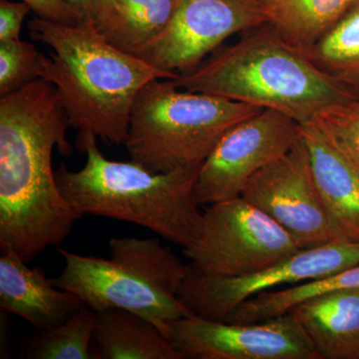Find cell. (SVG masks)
Masks as SVG:
<instances>
[{
    "instance_id": "obj_1",
    "label": "cell",
    "mask_w": 359,
    "mask_h": 359,
    "mask_svg": "<svg viewBox=\"0 0 359 359\" xmlns=\"http://www.w3.org/2000/svg\"><path fill=\"white\" fill-rule=\"evenodd\" d=\"M69 126L46 80L0 99V249L27 263L60 245L82 218L63 197L52 168L54 148L72 154Z\"/></svg>"
},
{
    "instance_id": "obj_2",
    "label": "cell",
    "mask_w": 359,
    "mask_h": 359,
    "mask_svg": "<svg viewBox=\"0 0 359 359\" xmlns=\"http://www.w3.org/2000/svg\"><path fill=\"white\" fill-rule=\"evenodd\" d=\"M28 28L33 39L52 50L44 56L41 79L56 89L70 126L78 131L77 145L90 135L125 145L140 90L152 80L179 76L113 46L90 18L67 25L35 16Z\"/></svg>"
},
{
    "instance_id": "obj_3",
    "label": "cell",
    "mask_w": 359,
    "mask_h": 359,
    "mask_svg": "<svg viewBox=\"0 0 359 359\" xmlns=\"http://www.w3.org/2000/svg\"><path fill=\"white\" fill-rule=\"evenodd\" d=\"M180 89L280 111L299 124L359 96L328 76L271 27L215 52L172 79Z\"/></svg>"
},
{
    "instance_id": "obj_4",
    "label": "cell",
    "mask_w": 359,
    "mask_h": 359,
    "mask_svg": "<svg viewBox=\"0 0 359 359\" xmlns=\"http://www.w3.org/2000/svg\"><path fill=\"white\" fill-rule=\"evenodd\" d=\"M77 148L87 156L85 166L72 172L61 164L55 171L63 197L77 214L136 224L183 249L195 243L203 224L195 197L202 164L152 173L133 161L106 159L93 135Z\"/></svg>"
},
{
    "instance_id": "obj_5",
    "label": "cell",
    "mask_w": 359,
    "mask_h": 359,
    "mask_svg": "<svg viewBox=\"0 0 359 359\" xmlns=\"http://www.w3.org/2000/svg\"><path fill=\"white\" fill-rule=\"evenodd\" d=\"M110 259L58 249L65 262L51 278L59 289L78 295L95 311L118 309L143 316L164 332L168 321L192 316L178 292L187 264L159 238H113Z\"/></svg>"
},
{
    "instance_id": "obj_6",
    "label": "cell",
    "mask_w": 359,
    "mask_h": 359,
    "mask_svg": "<svg viewBox=\"0 0 359 359\" xmlns=\"http://www.w3.org/2000/svg\"><path fill=\"white\" fill-rule=\"evenodd\" d=\"M263 110L154 79L135 99L125 146L152 173L203 164L229 130Z\"/></svg>"
},
{
    "instance_id": "obj_7",
    "label": "cell",
    "mask_w": 359,
    "mask_h": 359,
    "mask_svg": "<svg viewBox=\"0 0 359 359\" xmlns=\"http://www.w3.org/2000/svg\"><path fill=\"white\" fill-rule=\"evenodd\" d=\"M299 250L280 224L237 197L209 205L199 237L183 252L200 273L237 278L263 271Z\"/></svg>"
},
{
    "instance_id": "obj_8",
    "label": "cell",
    "mask_w": 359,
    "mask_h": 359,
    "mask_svg": "<svg viewBox=\"0 0 359 359\" xmlns=\"http://www.w3.org/2000/svg\"><path fill=\"white\" fill-rule=\"evenodd\" d=\"M356 264L359 244L340 242L301 250L263 271L237 278L205 275L188 264L178 297L195 316L221 320L238 304L261 292L318 280Z\"/></svg>"
},
{
    "instance_id": "obj_9",
    "label": "cell",
    "mask_w": 359,
    "mask_h": 359,
    "mask_svg": "<svg viewBox=\"0 0 359 359\" xmlns=\"http://www.w3.org/2000/svg\"><path fill=\"white\" fill-rule=\"evenodd\" d=\"M163 334L184 359H321L290 313L252 323L192 314L168 321Z\"/></svg>"
},
{
    "instance_id": "obj_10",
    "label": "cell",
    "mask_w": 359,
    "mask_h": 359,
    "mask_svg": "<svg viewBox=\"0 0 359 359\" xmlns=\"http://www.w3.org/2000/svg\"><path fill=\"white\" fill-rule=\"evenodd\" d=\"M299 126L280 111L264 109L229 130L201 166L195 184L198 204L241 197L257 172L294 147Z\"/></svg>"
},
{
    "instance_id": "obj_11",
    "label": "cell",
    "mask_w": 359,
    "mask_h": 359,
    "mask_svg": "<svg viewBox=\"0 0 359 359\" xmlns=\"http://www.w3.org/2000/svg\"><path fill=\"white\" fill-rule=\"evenodd\" d=\"M241 197L280 224L301 250L335 242L301 132L294 147L257 172Z\"/></svg>"
},
{
    "instance_id": "obj_12",
    "label": "cell",
    "mask_w": 359,
    "mask_h": 359,
    "mask_svg": "<svg viewBox=\"0 0 359 359\" xmlns=\"http://www.w3.org/2000/svg\"><path fill=\"white\" fill-rule=\"evenodd\" d=\"M264 25L250 0H178L169 25L141 54L168 72H189L238 32Z\"/></svg>"
},
{
    "instance_id": "obj_13",
    "label": "cell",
    "mask_w": 359,
    "mask_h": 359,
    "mask_svg": "<svg viewBox=\"0 0 359 359\" xmlns=\"http://www.w3.org/2000/svg\"><path fill=\"white\" fill-rule=\"evenodd\" d=\"M335 242L359 244V166L311 121L299 124Z\"/></svg>"
},
{
    "instance_id": "obj_14",
    "label": "cell",
    "mask_w": 359,
    "mask_h": 359,
    "mask_svg": "<svg viewBox=\"0 0 359 359\" xmlns=\"http://www.w3.org/2000/svg\"><path fill=\"white\" fill-rule=\"evenodd\" d=\"M86 306L78 295L59 289L43 269L28 266L13 250L0 257V308L27 320L39 332L62 325Z\"/></svg>"
},
{
    "instance_id": "obj_15",
    "label": "cell",
    "mask_w": 359,
    "mask_h": 359,
    "mask_svg": "<svg viewBox=\"0 0 359 359\" xmlns=\"http://www.w3.org/2000/svg\"><path fill=\"white\" fill-rule=\"evenodd\" d=\"M321 359H359V289L334 290L292 306Z\"/></svg>"
},
{
    "instance_id": "obj_16",
    "label": "cell",
    "mask_w": 359,
    "mask_h": 359,
    "mask_svg": "<svg viewBox=\"0 0 359 359\" xmlns=\"http://www.w3.org/2000/svg\"><path fill=\"white\" fill-rule=\"evenodd\" d=\"M178 0H96L91 20L106 41L140 57L162 34Z\"/></svg>"
},
{
    "instance_id": "obj_17",
    "label": "cell",
    "mask_w": 359,
    "mask_h": 359,
    "mask_svg": "<svg viewBox=\"0 0 359 359\" xmlns=\"http://www.w3.org/2000/svg\"><path fill=\"white\" fill-rule=\"evenodd\" d=\"M93 340L95 359H184L159 328L124 309L96 311Z\"/></svg>"
},
{
    "instance_id": "obj_18",
    "label": "cell",
    "mask_w": 359,
    "mask_h": 359,
    "mask_svg": "<svg viewBox=\"0 0 359 359\" xmlns=\"http://www.w3.org/2000/svg\"><path fill=\"white\" fill-rule=\"evenodd\" d=\"M268 25L299 50L309 48L356 0H250Z\"/></svg>"
},
{
    "instance_id": "obj_19",
    "label": "cell",
    "mask_w": 359,
    "mask_h": 359,
    "mask_svg": "<svg viewBox=\"0 0 359 359\" xmlns=\"http://www.w3.org/2000/svg\"><path fill=\"white\" fill-rule=\"evenodd\" d=\"M347 289H359V264L287 289L261 292L238 304L221 320L231 323L266 320L287 313L295 304L309 297Z\"/></svg>"
},
{
    "instance_id": "obj_20",
    "label": "cell",
    "mask_w": 359,
    "mask_h": 359,
    "mask_svg": "<svg viewBox=\"0 0 359 359\" xmlns=\"http://www.w3.org/2000/svg\"><path fill=\"white\" fill-rule=\"evenodd\" d=\"M302 51L316 67L358 95L359 0L311 46Z\"/></svg>"
},
{
    "instance_id": "obj_21",
    "label": "cell",
    "mask_w": 359,
    "mask_h": 359,
    "mask_svg": "<svg viewBox=\"0 0 359 359\" xmlns=\"http://www.w3.org/2000/svg\"><path fill=\"white\" fill-rule=\"evenodd\" d=\"M96 311L84 306L62 325L39 332L26 342L28 359H95L91 349Z\"/></svg>"
},
{
    "instance_id": "obj_22",
    "label": "cell",
    "mask_w": 359,
    "mask_h": 359,
    "mask_svg": "<svg viewBox=\"0 0 359 359\" xmlns=\"http://www.w3.org/2000/svg\"><path fill=\"white\" fill-rule=\"evenodd\" d=\"M44 56L34 45L21 39L0 42V96L41 79Z\"/></svg>"
},
{
    "instance_id": "obj_23",
    "label": "cell",
    "mask_w": 359,
    "mask_h": 359,
    "mask_svg": "<svg viewBox=\"0 0 359 359\" xmlns=\"http://www.w3.org/2000/svg\"><path fill=\"white\" fill-rule=\"evenodd\" d=\"M313 122L359 166V99L330 106Z\"/></svg>"
},
{
    "instance_id": "obj_24",
    "label": "cell",
    "mask_w": 359,
    "mask_h": 359,
    "mask_svg": "<svg viewBox=\"0 0 359 359\" xmlns=\"http://www.w3.org/2000/svg\"><path fill=\"white\" fill-rule=\"evenodd\" d=\"M30 6L37 18L62 23L77 25L83 22L84 18L67 0H21Z\"/></svg>"
},
{
    "instance_id": "obj_25",
    "label": "cell",
    "mask_w": 359,
    "mask_h": 359,
    "mask_svg": "<svg viewBox=\"0 0 359 359\" xmlns=\"http://www.w3.org/2000/svg\"><path fill=\"white\" fill-rule=\"evenodd\" d=\"M32 8L25 1L0 0V42L20 39L23 20Z\"/></svg>"
},
{
    "instance_id": "obj_26",
    "label": "cell",
    "mask_w": 359,
    "mask_h": 359,
    "mask_svg": "<svg viewBox=\"0 0 359 359\" xmlns=\"http://www.w3.org/2000/svg\"><path fill=\"white\" fill-rule=\"evenodd\" d=\"M67 1L83 16L84 20L91 18L96 0H67Z\"/></svg>"
}]
</instances>
